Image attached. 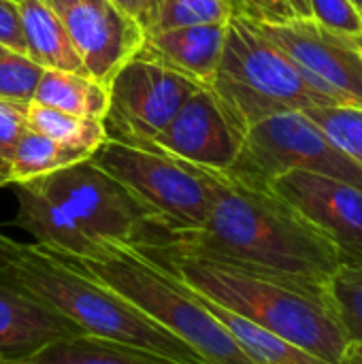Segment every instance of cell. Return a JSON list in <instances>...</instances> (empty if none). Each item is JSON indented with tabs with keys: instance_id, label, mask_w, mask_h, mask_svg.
Returning <instances> with one entry per match:
<instances>
[{
	"instance_id": "cell-17",
	"label": "cell",
	"mask_w": 362,
	"mask_h": 364,
	"mask_svg": "<svg viewBox=\"0 0 362 364\" xmlns=\"http://www.w3.org/2000/svg\"><path fill=\"white\" fill-rule=\"evenodd\" d=\"M17 11L28 58L43 68L85 73L64 21L49 0H17Z\"/></svg>"
},
{
	"instance_id": "cell-33",
	"label": "cell",
	"mask_w": 362,
	"mask_h": 364,
	"mask_svg": "<svg viewBox=\"0 0 362 364\" xmlns=\"http://www.w3.org/2000/svg\"><path fill=\"white\" fill-rule=\"evenodd\" d=\"M339 364H362V341L348 343V348H346Z\"/></svg>"
},
{
	"instance_id": "cell-8",
	"label": "cell",
	"mask_w": 362,
	"mask_h": 364,
	"mask_svg": "<svg viewBox=\"0 0 362 364\" xmlns=\"http://www.w3.org/2000/svg\"><path fill=\"white\" fill-rule=\"evenodd\" d=\"M290 171L320 173L362 188V166L339 151L303 111L277 113L250 126L226 175L269 188L275 177Z\"/></svg>"
},
{
	"instance_id": "cell-38",
	"label": "cell",
	"mask_w": 362,
	"mask_h": 364,
	"mask_svg": "<svg viewBox=\"0 0 362 364\" xmlns=\"http://www.w3.org/2000/svg\"><path fill=\"white\" fill-rule=\"evenodd\" d=\"M356 41H358V47H361V53H362V36H356Z\"/></svg>"
},
{
	"instance_id": "cell-37",
	"label": "cell",
	"mask_w": 362,
	"mask_h": 364,
	"mask_svg": "<svg viewBox=\"0 0 362 364\" xmlns=\"http://www.w3.org/2000/svg\"><path fill=\"white\" fill-rule=\"evenodd\" d=\"M230 2H233V6H235V13H237V11H239V0H230Z\"/></svg>"
},
{
	"instance_id": "cell-21",
	"label": "cell",
	"mask_w": 362,
	"mask_h": 364,
	"mask_svg": "<svg viewBox=\"0 0 362 364\" xmlns=\"http://www.w3.org/2000/svg\"><path fill=\"white\" fill-rule=\"evenodd\" d=\"M90 154L62 145L53 139H47L38 132L26 130L23 136L17 141L9 156V175L11 183L32 181L38 177H45L49 173H55L60 168H66L70 164H77L81 160H87Z\"/></svg>"
},
{
	"instance_id": "cell-39",
	"label": "cell",
	"mask_w": 362,
	"mask_h": 364,
	"mask_svg": "<svg viewBox=\"0 0 362 364\" xmlns=\"http://www.w3.org/2000/svg\"><path fill=\"white\" fill-rule=\"evenodd\" d=\"M0 364H6V358H4L2 354H0Z\"/></svg>"
},
{
	"instance_id": "cell-12",
	"label": "cell",
	"mask_w": 362,
	"mask_h": 364,
	"mask_svg": "<svg viewBox=\"0 0 362 364\" xmlns=\"http://www.w3.org/2000/svg\"><path fill=\"white\" fill-rule=\"evenodd\" d=\"M62 17L83 70L107 83L143 47L145 28L115 0H49Z\"/></svg>"
},
{
	"instance_id": "cell-19",
	"label": "cell",
	"mask_w": 362,
	"mask_h": 364,
	"mask_svg": "<svg viewBox=\"0 0 362 364\" xmlns=\"http://www.w3.org/2000/svg\"><path fill=\"white\" fill-rule=\"evenodd\" d=\"M15 364H173L156 354L98 339L85 333L47 343L38 352L11 360Z\"/></svg>"
},
{
	"instance_id": "cell-36",
	"label": "cell",
	"mask_w": 362,
	"mask_h": 364,
	"mask_svg": "<svg viewBox=\"0 0 362 364\" xmlns=\"http://www.w3.org/2000/svg\"><path fill=\"white\" fill-rule=\"evenodd\" d=\"M352 2H354V6H356V9L361 11V9H362V0H352Z\"/></svg>"
},
{
	"instance_id": "cell-5",
	"label": "cell",
	"mask_w": 362,
	"mask_h": 364,
	"mask_svg": "<svg viewBox=\"0 0 362 364\" xmlns=\"http://www.w3.org/2000/svg\"><path fill=\"white\" fill-rule=\"evenodd\" d=\"M241 134L265 117L333 105L314 90L299 68L262 34L254 19L233 13L222 58L205 85Z\"/></svg>"
},
{
	"instance_id": "cell-41",
	"label": "cell",
	"mask_w": 362,
	"mask_h": 364,
	"mask_svg": "<svg viewBox=\"0 0 362 364\" xmlns=\"http://www.w3.org/2000/svg\"><path fill=\"white\" fill-rule=\"evenodd\" d=\"M156 2H158V0H151V4H154V9H156ZM151 17H154V15H151Z\"/></svg>"
},
{
	"instance_id": "cell-7",
	"label": "cell",
	"mask_w": 362,
	"mask_h": 364,
	"mask_svg": "<svg viewBox=\"0 0 362 364\" xmlns=\"http://www.w3.org/2000/svg\"><path fill=\"white\" fill-rule=\"evenodd\" d=\"M32 181L109 252L162 250L171 243V235L151 222L132 194L90 158Z\"/></svg>"
},
{
	"instance_id": "cell-13",
	"label": "cell",
	"mask_w": 362,
	"mask_h": 364,
	"mask_svg": "<svg viewBox=\"0 0 362 364\" xmlns=\"http://www.w3.org/2000/svg\"><path fill=\"white\" fill-rule=\"evenodd\" d=\"M243 134L230 122L209 87L201 85L151 139L139 143L194 168L226 173L241 149Z\"/></svg>"
},
{
	"instance_id": "cell-20",
	"label": "cell",
	"mask_w": 362,
	"mask_h": 364,
	"mask_svg": "<svg viewBox=\"0 0 362 364\" xmlns=\"http://www.w3.org/2000/svg\"><path fill=\"white\" fill-rule=\"evenodd\" d=\"M198 296L205 301L209 311L228 331V335L235 339V343L252 360V364H331L314 356V354H309V352H305V350H301V348H297L294 343L260 328L258 324L245 320L243 316L213 303L211 299H207L203 294H198Z\"/></svg>"
},
{
	"instance_id": "cell-15",
	"label": "cell",
	"mask_w": 362,
	"mask_h": 364,
	"mask_svg": "<svg viewBox=\"0 0 362 364\" xmlns=\"http://www.w3.org/2000/svg\"><path fill=\"white\" fill-rule=\"evenodd\" d=\"M81 331L53 307L0 277V354L21 360L51 341Z\"/></svg>"
},
{
	"instance_id": "cell-4",
	"label": "cell",
	"mask_w": 362,
	"mask_h": 364,
	"mask_svg": "<svg viewBox=\"0 0 362 364\" xmlns=\"http://www.w3.org/2000/svg\"><path fill=\"white\" fill-rule=\"evenodd\" d=\"M68 260L190 346L205 364H252L205 301L143 252L117 247L102 260Z\"/></svg>"
},
{
	"instance_id": "cell-3",
	"label": "cell",
	"mask_w": 362,
	"mask_h": 364,
	"mask_svg": "<svg viewBox=\"0 0 362 364\" xmlns=\"http://www.w3.org/2000/svg\"><path fill=\"white\" fill-rule=\"evenodd\" d=\"M0 277L53 307L85 335L130 346L173 364H205L190 346L60 254L34 243H17L13 262Z\"/></svg>"
},
{
	"instance_id": "cell-34",
	"label": "cell",
	"mask_w": 362,
	"mask_h": 364,
	"mask_svg": "<svg viewBox=\"0 0 362 364\" xmlns=\"http://www.w3.org/2000/svg\"><path fill=\"white\" fill-rule=\"evenodd\" d=\"M292 9L297 13V17H312V9H309V0H290Z\"/></svg>"
},
{
	"instance_id": "cell-1",
	"label": "cell",
	"mask_w": 362,
	"mask_h": 364,
	"mask_svg": "<svg viewBox=\"0 0 362 364\" xmlns=\"http://www.w3.org/2000/svg\"><path fill=\"white\" fill-rule=\"evenodd\" d=\"M205 171V168H203ZM211 177V207L198 230L175 235L162 250L235 267L326 299L344 264L335 245L271 188L226 173Z\"/></svg>"
},
{
	"instance_id": "cell-23",
	"label": "cell",
	"mask_w": 362,
	"mask_h": 364,
	"mask_svg": "<svg viewBox=\"0 0 362 364\" xmlns=\"http://www.w3.org/2000/svg\"><path fill=\"white\" fill-rule=\"evenodd\" d=\"M303 113L326 134V139L362 166V107L354 105H316Z\"/></svg>"
},
{
	"instance_id": "cell-35",
	"label": "cell",
	"mask_w": 362,
	"mask_h": 364,
	"mask_svg": "<svg viewBox=\"0 0 362 364\" xmlns=\"http://www.w3.org/2000/svg\"><path fill=\"white\" fill-rule=\"evenodd\" d=\"M11 186V175H9V162L0 158V188Z\"/></svg>"
},
{
	"instance_id": "cell-2",
	"label": "cell",
	"mask_w": 362,
	"mask_h": 364,
	"mask_svg": "<svg viewBox=\"0 0 362 364\" xmlns=\"http://www.w3.org/2000/svg\"><path fill=\"white\" fill-rule=\"evenodd\" d=\"M196 294L326 360L341 363L348 339L326 299L247 271L166 250H139Z\"/></svg>"
},
{
	"instance_id": "cell-27",
	"label": "cell",
	"mask_w": 362,
	"mask_h": 364,
	"mask_svg": "<svg viewBox=\"0 0 362 364\" xmlns=\"http://www.w3.org/2000/svg\"><path fill=\"white\" fill-rule=\"evenodd\" d=\"M309 9L312 17L322 26L350 36H362L361 11L352 0H309Z\"/></svg>"
},
{
	"instance_id": "cell-25",
	"label": "cell",
	"mask_w": 362,
	"mask_h": 364,
	"mask_svg": "<svg viewBox=\"0 0 362 364\" xmlns=\"http://www.w3.org/2000/svg\"><path fill=\"white\" fill-rule=\"evenodd\" d=\"M235 13L230 0H158L147 32L198 23H226Z\"/></svg>"
},
{
	"instance_id": "cell-16",
	"label": "cell",
	"mask_w": 362,
	"mask_h": 364,
	"mask_svg": "<svg viewBox=\"0 0 362 364\" xmlns=\"http://www.w3.org/2000/svg\"><path fill=\"white\" fill-rule=\"evenodd\" d=\"M226 23H198L147 32L139 55L149 58L198 85H207L222 58Z\"/></svg>"
},
{
	"instance_id": "cell-10",
	"label": "cell",
	"mask_w": 362,
	"mask_h": 364,
	"mask_svg": "<svg viewBox=\"0 0 362 364\" xmlns=\"http://www.w3.org/2000/svg\"><path fill=\"white\" fill-rule=\"evenodd\" d=\"M198 87L192 79L137 53L109 81V136L132 145L151 139Z\"/></svg>"
},
{
	"instance_id": "cell-42",
	"label": "cell",
	"mask_w": 362,
	"mask_h": 364,
	"mask_svg": "<svg viewBox=\"0 0 362 364\" xmlns=\"http://www.w3.org/2000/svg\"><path fill=\"white\" fill-rule=\"evenodd\" d=\"M6 364H15V363H11V360H6Z\"/></svg>"
},
{
	"instance_id": "cell-29",
	"label": "cell",
	"mask_w": 362,
	"mask_h": 364,
	"mask_svg": "<svg viewBox=\"0 0 362 364\" xmlns=\"http://www.w3.org/2000/svg\"><path fill=\"white\" fill-rule=\"evenodd\" d=\"M237 13L267 23H282L297 17L290 0H239Z\"/></svg>"
},
{
	"instance_id": "cell-24",
	"label": "cell",
	"mask_w": 362,
	"mask_h": 364,
	"mask_svg": "<svg viewBox=\"0 0 362 364\" xmlns=\"http://www.w3.org/2000/svg\"><path fill=\"white\" fill-rule=\"evenodd\" d=\"M326 303L348 343L362 341V262L337 269L326 288Z\"/></svg>"
},
{
	"instance_id": "cell-28",
	"label": "cell",
	"mask_w": 362,
	"mask_h": 364,
	"mask_svg": "<svg viewBox=\"0 0 362 364\" xmlns=\"http://www.w3.org/2000/svg\"><path fill=\"white\" fill-rule=\"evenodd\" d=\"M30 102L0 98V158L9 160L13 147L28 130L26 113Z\"/></svg>"
},
{
	"instance_id": "cell-45",
	"label": "cell",
	"mask_w": 362,
	"mask_h": 364,
	"mask_svg": "<svg viewBox=\"0 0 362 364\" xmlns=\"http://www.w3.org/2000/svg\"><path fill=\"white\" fill-rule=\"evenodd\" d=\"M15 2H17V0H15Z\"/></svg>"
},
{
	"instance_id": "cell-30",
	"label": "cell",
	"mask_w": 362,
	"mask_h": 364,
	"mask_svg": "<svg viewBox=\"0 0 362 364\" xmlns=\"http://www.w3.org/2000/svg\"><path fill=\"white\" fill-rule=\"evenodd\" d=\"M0 45L9 51L26 53V38L15 0H0Z\"/></svg>"
},
{
	"instance_id": "cell-11",
	"label": "cell",
	"mask_w": 362,
	"mask_h": 364,
	"mask_svg": "<svg viewBox=\"0 0 362 364\" xmlns=\"http://www.w3.org/2000/svg\"><path fill=\"white\" fill-rule=\"evenodd\" d=\"M269 188L335 245L344 264H361L362 188L309 171L284 173Z\"/></svg>"
},
{
	"instance_id": "cell-31",
	"label": "cell",
	"mask_w": 362,
	"mask_h": 364,
	"mask_svg": "<svg viewBox=\"0 0 362 364\" xmlns=\"http://www.w3.org/2000/svg\"><path fill=\"white\" fill-rule=\"evenodd\" d=\"M115 4L119 9H124L130 17H134L137 21H141L143 28H145V32H147V26L151 21V15H154L151 0H115Z\"/></svg>"
},
{
	"instance_id": "cell-32",
	"label": "cell",
	"mask_w": 362,
	"mask_h": 364,
	"mask_svg": "<svg viewBox=\"0 0 362 364\" xmlns=\"http://www.w3.org/2000/svg\"><path fill=\"white\" fill-rule=\"evenodd\" d=\"M15 247H17V241L0 235V273H4L11 267L13 256H15Z\"/></svg>"
},
{
	"instance_id": "cell-6",
	"label": "cell",
	"mask_w": 362,
	"mask_h": 364,
	"mask_svg": "<svg viewBox=\"0 0 362 364\" xmlns=\"http://www.w3.org/2000/svg\"><path fill=\"white\" fill-rule=\"evenodd\" d=\"M90 160L117 179L171 239L205 224L211 207L207 171L113 136L100 143Z\"/></svg>"
},
{
	"instance_id": "cell-22",
	"label": "cell",
	"mask_w": 362,
	"mask_h": 364,
	"mask_svg": "<svg viewBox=\"0 0 362 364\" xmlns=\"http://www.w3.org/2000/svg\"><path fill=\"white\" fill-rule=\"evenodd\" d=\"M28 130L38 132L47 139H53L62 145L81 149L85 154H94V149L109 139L107 126L102 119H87L79 117L53 107H45L38 102L28 105L26 113Z\"/></svg>"
},
{
	"instance_id": "cell-18",
	"label": "cell",
	"mask_w": 362,
	"mask_h": 364,
	"mask_svg": "<svg viewBox=\"0 0 362 364\" xmlns=\"http://www.w3.org/2000/svg\"><path fill=\"white\" fill-rule=\"evenodd\" d=\"M32 100L79 117L105 122L109 111V85L85 73L43 68Z\"/></svg>"
},
{
	"instance_id": "cell-40",
	"label": "cell",
	"mask_w": 362,
	"mask_h": 364,
	"mask_svg": "<svg viewBox=\"0 0 362 364\" xmlns=\"http://www.w3.org/2000/svg\"><path fill=\"white\" fill-rule=\"evenodd\" d=\"M4 51H9V49H6V47H2V45H0V53H4Z\"/></svg>"
},
{
	"instance_id": "cell-9",
	"label": "cell",
	"mask_w": 362,
	"mask_h": 364,
	"mask_svg": "<svg viewBox=\"0 0 362 364\" xmlns=\"http://www.w3.org/2000/svg\"><path fill=\"white\" fill-rule=\"evenodd\" d=\"M256 26L333 105L362 107V53L356 36L331 30L314 17Z\"/></svg>"
},
{
	"instance_id": "cell-14",
	"label": "cell",
	"mask_w": 362,
	"mask_h": 364,
	"mask_svg": "<svg viewBox=\"0 0 362 364\" xmlns=\"http://www.w3.org/2000/svg\"><path fill=\"white\" fill-rule=\"evenodd\" d=\"M17 200L15 226L26 230L34 245L75 260H102L111 252L98 245L73 215L51 200L34 181L11 183ZM115 252V250H113Z\"/></svg>"
},
{
	"instance_id": "cell-43",
	"label": "cell",
	"mask_w": 362,
	"mask_h": 364,
	"mask_svg": "<svg viewBox=\"0 0 362 364\" xmlns=\"http://www.w3.org/2000/svg\"><path fill=\"white\" fill-rule=\"evenodd\" d=\"M361 17H362V9H361Z\"/></svg>"
},
{
	"instance_id": "cell-26",
	"label": "cell",
	"mask_w": 362,
	"mask_h": 364,
	"mask_svg": "<svg viewBox=\"0 0 362 364\" xmlns=\"http://www.w3.org/2000/svg\"><path fill=\"white\" fill-rule=\"evenodd\" d=\"M41 75H43V66L36 64L26 53H17V51L0 53V98L32 102Z\"/></svg>"
},
{
	"instance_id": "cell-44",
	"label": "cell",
	"mask_w": 362,
	"mask_h": 364,
	"mask_svg": "<svg viewBox=\"0 0 362 364\" xmlns=\"http://www.w3.org/2000/svg\"><path fill=\"white\" fill-rule=\"evenodd\" d=\"M2 160H4V158H2Z\"/></svg>"
}]
</instances>
